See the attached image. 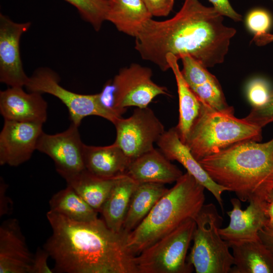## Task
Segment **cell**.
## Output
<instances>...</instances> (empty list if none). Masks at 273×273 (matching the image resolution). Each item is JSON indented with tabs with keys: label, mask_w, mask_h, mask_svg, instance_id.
<instances>
[{
	"label": "cell",
	"mask_w": 273,
	"mask_h": 273,
	"mask_svg": "<svg viewBox=\"0 0 273 273\" xmlns=\"http://www.w3.org/2000/svg\"><path fill=\"white\" fill-rule=\"evenodd\" d=\"M224 16L199 0H184L180 9L164 21L150 19L135 38L134 48L143 60L169 69L168 54L178 60L190 56L206 68L222 64L236 29L224 23Z\"/></svg>",
	"instance_id": "cell-1"
},
{
	"label": "cell",
	"mask_w": 273,
	"mask_h": 273,
	"mask_svg": "<svg viewBox=\"0 0 273 273\" xmlns=\"http://www.w3.org/2000/svg\"><path fill=\"white\" fill-rule=\"evenodd\" d=\"M52 234L43 248L54 261V272L138 273L127 233L110 230L102 219L80 222L51 210Z\"/></svg>",
	"instance_id": "cell-2"
},
{
	"label": "cell",
	"mask_w": 273,
	"mask_h": 273,
	"mask_svg": "<svg viewBox=\"0 0 273 273\" xmlns=\"http://www.w3.org/2000/svg\"><path fill=\"white\" fill-rule=\"evenodd\" d=\"M217 184L242 202H264L273 189V138L231 146L199 161Z\"/></svg>",
	"instance_id": "cell-3"
},
{
	"label": "cell",
	"mask_w": 273,
	"mask_h": 273,
	"mask_svg": "<svg viewBox=\"0 0 273 273\" xmlns=\"http://www.w3.org/2000/svg\"><path fill=\"white\" fill-rule=\"evenodd\" d=\"M205 189L188 172L183 174L127 234V246L131 253L138 255L187 220L195 219L204 204Z\"/></svg>",
	"instance_id": "cell-4"
},
{
	"label": "cell",
	"mask_w": 273,
	"mask_h": 273,
	"mask_svg": "<svg viewBox=\"0 0 273 273\" xmlns=\"http://www.w3.org/2000/svg\"><path fill=\"white\" fill-rule=\"evenodd\" d=\"M262 128L202 103L200 113L185 144L199 161L238 143L260 142Z\"/></svg>",
	"instance_id": "cell-5"
},
{
	"label": "cell",
	"mask_w": 273,
	"mask_h": 273,
	"mask_svg": "<svg viewBox=\"0 0 273 273\" xmlns=\"http://www.w3.org/2000/svg\"><path fill=\"white\" fill-rule=\"evenodd\" d=\"M195 220L193 245L187 261L197 273L230 272L234 257L219 234L223 218L215 205L204 204Z\"/></svg>",
	"instance_id": "cell-6"
},
{
	"label": "cell",
	"mask_w": 273,
	"mask_h": 273,
	"mask_svg": "<svg viewBox=\"0 0 273 273\" xmlns=\"http://www.w3.org/2000/svg\"><path fill=\"white\" fill-rule=\"evenodd\" d=\"M196 226L190 218L135 255L138 273H189L193 266L186 261Z\"/></svg>",
	"instance_id": "cell-7"
},
{
	"label": "cell",
	"mask_w": 273,
	"mask_h": 273,
	"mask_svg": "<svg viewBox=\"0 0 273 273\" xmlns=\"http://www.w3.org/2000/svg\"><path fill=\"white\" fill-rule=\"evenodd\" d=\"M28 92L48 94L59 99L68 110L71 123L79 126L85 117L95 115L114 124L122 118L120 112L105 107L99 93L83 95L69 90L60 84L59 75L47 67L36 70L25 85Z\"/></svg>",
	"instance_id": "cell-8"
},
{
	"label": "cell",
	"mask_w": 273,
	"mask_h": 273,
	"mask_svg": "<svg viewBox=\"0 0 273 273\" xmlns=\"http://www.w3.org/2000/svg\"><path fill=\"white\" fill-rule=\"evenodd\" d=\"M152 70L137 63L121 69L112 81L114 87L113 108L123 114L128 107H148L158 96H169L166 87L152 79Z\"/></svg>",
	"instance_id": "cell-9"
},
{
	"label": "cell",
	"mask_w": 273,
	"mask_h": 273,
	"mask_svg": "<svg viewBox=\"0 0 273 273\" xmlns=\"http://www.w3.org/2000/svg\"><path fill=\"white\" fill-rule=\"evenodd\" d=\"M116 143L132 160L154 149L165 131L164 126L152 109L136 108L132 115L119 119L114 124Z\"/></svg>",
	"instance_id": "cell-10"
},
{
	"label": "cell",
	"mask_w": 273,
	"mask_h": 273,
	"mask_svg": "<svg viewBox=\"0 0 273 273\" xmlns=\"http://www.w3.org/2000/svg\"><path fill=\"white\" fill-rule=\"evenodd\" d=\"M78 127L71 123L65 131L55 134L43 132L37 142L36 150L49 156L58 173L66 181L85 169L83 148Z\"/></svg>",
	"instance_id": "cell-11"
},
{
	"label": "cell",
	"mask_w": 273,
	"mask_h": 273,
	"mask_svg": "<svg viewBox=\"0 0 273 273\" xmlns=\"http://www.w3.org/2000/svg\"><path fill=\"white\" fill-rule=\"evenodd\" d=\"M31 24L16 22L0 14V81L10 87L25 86L28 81L20 56V40Z\"/></svg>",
	"instance_id": "cell-12"
},
{
	"label": "cell",
	"mask_w": 273,
	"mask_h": 273,
	"mask_svg": "<svg viewBox=\"0 0 273 273\" xmlns=\"http://www.w3.org/2000/svg\"><path fill=\"white\" fill-rule=\"evenodd\" d=\"M42 124L5 120L0 133V165L18 166L36 150Z\"/></svg>",
	"instance_id": "cell-13"
},
{
	"label": "cell",
	"mask_w": 273,
	"mask_h": 273,
	"mask_svg": "<svg viewBox=\"0 0 273 273\" xmlns=\"http://www.w3.org/2000/svg\"><path fill=\"white\" fill-rule=\"evenodd\" d=\"M159 150L170 161L180 163L196 180L209 191L223 210L222 194L228 189L216 183L180 140L175 127L165 130L157 142Z\"/></svg>",
	"instance_id": "cell-14"
},
{
	"label": "cell",
	"mask_w": 273,
	"mask_h": 273,
	"mask_svg": "<svg viewBox=\"0 0 273 273\" xmlns=\"http://www.w3.org/2000/svg\"><path fill=\"white\" fill-rule=\"evenodd\" d=\"M232 209L227 212L230 217L229 225L219 228L222 238L230 245L245 241L260 239L259 232L265 225V216L263 202L251 201L245 210L241 208V201L231 199Z\"/></svg>",
	"instance_id": "cell-15"
},
{
	"label": "cell",
	"mask_w": 273,
	"mask_h": 273,
	"mask_svg": "<svg viewBox=\"0 0 273 273\" xmlns=\"http://www.w3.org/2000/svg\"><path fill=\"white\" fill-rule=\"evenodd\" d=\"M182 75L194 93L203 103L217 111L234 114V109L226 101L216 77L192 57L183 56Z\"/></svg>",
	"instance_id": "cell-16"
},
{
	"label": "cell",
	"mask_w": 273,
	"mask_h": 273,
	"mask_svg": "<svg viewBox=\"0 0 273 273\" xmlns=\"http://www.w3.org/2000/svg\"><path fill=\"white\" fill-rule=\"evenodd\" d=\"M37 92H25L23 87H10L0 92V112L5 120L43 124L48 104Z\"/></svg>",
	"instance_id": "cell-17"
},
{
	"label": "cell",
	"mask_w": 273,
	"mask_h": 273,
	"mask_svg": "<svg viewBox=\"0 0 273 273\" xmlns=\"http://www.w3.org/2000/svg\"><path fill=\"white\" fill-rule=\"evenodd\" d=\"M33 255L15 218L0 226V273H31Z\"/></svg>",
	"instance_id": "cell-18"
},
{
	"label": "cell",
	"mask_w": 273,
	"mask_h": 273,
	"mask_svg": "<svg viewBox=\"0 0 273 273\" xmlns=\"http://www.w3.org/2000/svg\"><path fill=\"white\" fill-rule=\"evenodd\" d=\"M126 174L138 183L176 182L183 174L163 153L155 148L131 160Z\"/></svg>",
	"instance_id": "cell-19"
},
{
	"label": "cell",
	"mask_w": 273,
	"mask_h": 273,
	"mask_svg": "<svg viewBox=\"0 0 273 273\" xmlns=\"http://www.w3.org/2000/svg\"><path fill=\"white\" fill-rule=\"evenodd\" d=\"M83 159L87 171L103 178H112L125 174L131 162L115 143L106 146L84 144Z\"/></svg>",
	"instance_id": "cell-20"
},
{
	"label": "cell",
	"mask_w": 273,
	"mask_h": 273,
	"mask_svg": "<svg viewBox=\"0 0 273 273\" xmlns=\"http://www.w3.org/2000/svg\"><path fill=\"white\" fill-rule=\"evenodd\" d=\"M138 184L126 173L117 178L100 212L102 219L112 231H122L131 198Z\"/></svg>",
	"instance_id": "cell-21"
},
{
	"label": "cell",
	"mask_w": 273,
	"mask_h": 273,
	"mask_svg": "<svg viewBox=\"0 0 273 273\" xmlns=\"http://www.w3.org/2000/svg\"><path fill=\"white\" fill-rule=\"evenodd\" d=\"M166 59L174 74L177 87L179 119L175 128L180 140L185 144L200 113L202 103L185 80L178 64V59L172 54H168Z\"/></svg>",
	"instance_id": "cell-22"
},
{
	"label": "cell",
	"mask_w": 273,
	"mask_h": 273,
	"mask_svg": "<svg viewBox=\"0 0 273 273\" xmlns=\"http://www.w3.org/2000/svg\"><path fill=\"white\" fill-rule=\"evenodd\" d=\"M230 273H273V254L260 239L233 244Z\"/></svg>",
	"instance_id": "cell-23"
},
{
	"label": "cell",
	"mask_w": 273,
	"mask_h": 273,
	"mask_svg": "<svg viewBox=\"0 0 273 273\" xmlns=\"http://www.w3.org/2000/svg\"><path fill=\"white\" fill-rule=\"evenodd\" d=\"M106 21L120 32L135 37L152 16L142 0H108Z\"/></svg>",
	"instance_id": "cell-24"
},
{
	"label": "cell",
	"mask_w": 273,
	"mask_h": 273,
	"mask_svg": "<svg viewBox=\"0 0 273 273\" xmlns=\"http://www.w3.org/2000/svg\"><path fill=\"white\" fill-rule=\"evenodd\" d=\"M168 190L162 184L139 183L132 195L122 231L127 234L133 231Z\"/></svg>",
	"instance_id": "cell-25"
},
{
	"label": "cell",
	"mask_w": 273,
	"mask_h": 273,
	"mask_svg": "<svg viewBox=\"0 0 273 273\" xmlns=\"http://www.w3.org/2000/svg\"><path fill=\"white\" fill-rule=\"evenodd\" d=\"M119 176L103 178L96 176L85 169L66 183L67 186L71 187L87 204L99 212Z\"/></svg>",
	"instance_id": "cell-26"
},
{
	"label": "cell",
	"mask_w": 273,
	"mask_h": 273,
	"mask_svg": "<svg viewBox=\"0 0 273 273\" xmlns=\"http://www.w3.org/2000/svg\"><path fill=\"white\" fill-rule=\"evenodd\" d=\"M49 205L50 210L74 221L86 222L98 218V212L69 186L55 193Z\"/></svg>",
	"instance_id": "cell-27"
},
{
	"label": "cell",
	"mask_w": 273,
	"mask_h": 273,
	"mask_svg": "<svg viewBox=\"0 0 273 273\" xmlns=\"http://www.w3.org/2000/svg\"><path fill=\"white\" fill-rule=\"evenodd\" d=\"M76 8L82 18L96 31L106 21L108 0H64Z\"/></svg>",
	"instance_id": "cell-28"
},
{
	"label": "cell",
	"mask_w": 273,
	"mask_h": 273,
	"mask_svg": "<svg viewBox=\"0 0 273 273\" xmlns=\"http://www.w3.org/2000/svg\"><path fill=\"white\" fill-rule=\"evenodd\" d=\"M272 23L271 15L267 10L262 8L251 10L245 18L246 26L254 35L268 33Z\"/></svg>",
	"instance_id": "cell-29"
},
{
	"label": "cell",
	"mask_w": 273,
	"mask_h": 273,
	"mask_svg": "<svg viewBox=\"0 0 273 273\" xmlns=\"http://www.w3.org/2000/svg\"><path fill=\"white\" fill-rule=\"evenodd\" d=\"M269 83L263 78L251 80L247 87V96L252 107H259L268 101L271 92Z\"/></svg>",
	"instance_id": "cell-30"
},
{
	"label": "cell",
	"mask_w": 273,
	"mask_h": 273,
	"mask_svg": "<svg viewBox=\"0 0 273 273\" xmlns=\"http://www.w3.org/2000/svg\"><path fill=\"white\" fill-rule=\"evenodd\" d=\"M244 119L261 128L273 122V89L267 102L261 107H252L248 115Z\"/></svg>",
	"instance_id": "cell-31"
},
{
	"label": "cell",
	"mask_w": 273,
	"mask_h": 273,
	"mask_svg": "<svg viewBox=\"0 0 273 273\" xmlns=\"http://www.w3.org/2000/svg\"><path fill=\"white\" fill-rule=\"evenodd\" d=\"M153 16L166 17L172 11L175 0H142Z\"/></svg>",
	"instance_id": "cell-32"
},
{
	"label": "cell",
	"mask_w": 273,
	"mask_h": 273,
	"mask_svg": "<svg viewBox=\"0 0 273 273\" xmlns=\"http://www.w3.org/2000/svg\"><path fill=\"white\" fill-rule=\"evenodd\" d=\"M49 257V254L44 248L38 247L33 255L31 273L54 272L53 269H51L48 264Z\"/></svg>",
	"instance_id": "cell-33"
},
{
	"label": "cell",
	"mask_w": 273,
	"mask_h": 273,
	"mask_svg": "<svg viewBox=\"0 0 273 273\" xmlns=\"http://www.w3.org/2000/svg\"><path fill=\"white\" fill-rule=\"evenodd\" d=\"M212 7L221 15L227 17L235 22L242 20V16L232 6L229 0H208Z\"/></svg>",
	"instance_id": "cell-34"
},
{
	"label": "cell",
	"mask_w": 273,
	"mask_h": 273,
	"mask_svg": "<svg viewBox=\"0 0 273 273\" xmlns=\"http://www.w3.org/2000/svg\"><path fill=\"white\" fill-rule=\"evenodd\" d=\"M6 186L4 182H1V203H0V215L3 216L10 212L11 206H10L11 202L9 197L6 194Z\"/></svg>",
	"instance_id": "cell-35"
},
{
	"label": "cell",
	"mask_w": 273,
	"mask_h": 273,
	"mask_svg": "<svg viewBox=\"0 0 273 273\" xmlns=\"http://www.w3.org/2000/svg\"><path fill=\"white\" fill-rule=\"evenodd\" d=\"M258 235L261 241L273 254V231L263 227Z\"/></svg>",
	"instance_id": "cell-36"
},
{
	"label": "cell",
	"mask_w": 273,
	"mask_h": 273,
	"mask_svg": "<svg viewBox=\"0 0 273 273\" xmlns=\"http://www.w3.org/2000/svg\"><path fill=\"white\" fill-rule=\"evenodd\" d=\"M273 2V1H272ZM252 40L257 46H264L273 43V34L269 32L254 35Z\"/></svg>",
	"instance_id": "cell-37"
},
{
	"label": "cell",
	"mask_w": 273,
	"mask_h": 273,
	"mask_svg": "<svg viewBox=\"0 0 273 273\" xmlns=\"http://www.w3.org/2000/svg\"><path fill=\"white\" fill-rule=\"evenodd\" d=\"M263 207L267 219L273 218V189L270 191L265 199Z\"/></svg>",
	"instance_id": "cell-38"
},
{
	"label": "cell",
	"mask_w": 273,
	"mask_h": 273,
	"mask_svg": "<svg viewBox=\"0 0 273 273\" xmlns=\"http://www.w3.org/2000/svg\"><path fill=\"white\" fill-rule=\"evenodd\" d=\"M264 227L270 230L273 231V218L267 219Z\"/></svg>",
	"instance_id": "cell-39"
},
{
	"label": "cell",
	"mask_w": 273,
	"mask_h": 273,
	"mask_svg": "<svg viewBox=\"0 0 273 273\" xmlns=\"http://www.w3.org/2000/svg\"><path fill=\"white\" fill-rule=\"evenodd\" d=\"M272 1H273V0H272Z\"/></svg>",
	"instance_id": "cell-40"
}]
</instances>
